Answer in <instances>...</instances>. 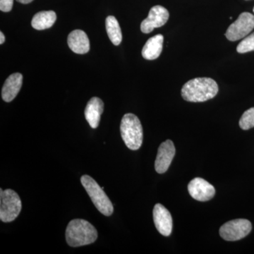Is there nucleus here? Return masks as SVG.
<instances>
[{
  "instance_id": "nucleus-8",
  "label": "nucleus",
  "mask_w": 254,
  "mask_h": 254,
  "mask_svg": "<svg viewBox=\"0 0 254 254\" xmlns=\"http://www.w3.org/2000/svg\"><path fill=\"white\" fill-rule=\"evenodd\" d=\"M169 11L163 6L157 5L150 9L148 17L142 21L141 30L143 33H150L154 28L162 27L169 19Z\"/></svg>"
},
{
  "instance_id": "nucleus-18",
  "label": "nucleus",
  "mask_w": 254,
  "mask_h": 254,
  "mask_svg": "<svg viewBox=\"0 0 254 254\" xmlns=\"http://www.w3.org/2000/svg\"><path fill=\"white\" fill-rule=\"evenodd\" d=\"M240 127L242 129L249 130L254 127V108L245 112L240 120Z\"/></svg>"
},
{
  "instance_id": "nucleus-13",
  "label": "nucleus",
  "mask_w": 254,
  "mask_h": 254,
  "mask_svg": "<svg viewBox=\"0 0 254 254\" xmlns=\"http://www.w3.org/2000/svg\"><path fill=\"white\" fill-rule=\"evenodd\" d=\"M68 46L76 54H86L90 50V41L88 36L81 30H74L69 33Z\"/></svg>"
},
{
  "instance_id": "nucleus-2",
  "label": "nucleus",
  "mask_w": 254,
  "mask_h": 254,
  "mask_svg": "<svg viewBox=\"0 0 254 254\" xmlns=\"http://www.w3.org/2000/svg\"><path fill=\"white\" fill-rule=\"evenodd\" d=\"M98 232L89 222L74 219L68 224L66 230V242L70 247H79L94 243Z\"/></svg>"
},
{
  "instance_id": "nucleus-14",
  "label": "nucleus",
  "mask_w": 254,
  "mask_h": 254,
  "mask_svg": "<svg viewBox=\"0 0 254 254\" xmlns=\"http://www.w3.org/2000/svg\"><path fill=\"white\" fill-rule=\"evenodd\" d=\"M23 83L21 73H15L6 78L1 91V97L6 103L12 101L21 90Z\"/></svg>"
},
{
  "instance_id": "nucleus-10",
  "label": "nucleus",
  "mask_w": 254,
  "mask_h": 254,
  "mask_svg": "<svg viewBox=\"0 0 254 254\" xmlns=\"http://www.w3.org/2000/svg\"><path fill=\"white\" fill-rule=\"evenodd\" d=\"M175 155V147L171 140L160 144L155 162V169L159 174L165 173L170 168Z\"/></svg>"
},
{
  "instance_id": "nucleus-12",
  "label": "nucleus",
  "mask_w": 254,
  "mask_h": 254,
  "mask_svg": "<svg viewBox=\"0 0 254 254\" xmlns=\"http://www.w3.org/2000/svg\"><path fill=\"white\" fill-rule=\"evenodd\" d=\"M104 110L103 100L97 97H93L87 103L85 109V118L91 128H96L99 126L100 116Z\"/></svg>"
},
{
  "instance_id": "nucleus-20",
  "label": "nucleus",
  "mask_w": 254,
  "mask_h": 254,
  "mask_svg": "<svg viewBox=\"0 0 254 254\" xmlns=\"http://www.w3.org/2000/svg\"><path fill=\"white\" fill-rule=\"evenodd\" d=\"M14 0H0V10L3 12H9L12 9Z\"/></svg>"
},
{
  "instance_id": "nucleus-1",
  "label": "nucleus",
  "mask_w": 254,
  "mask_h": 254,
  "mask_svg": "<svg viewBox=\"0 0 254 254\" xmlns=\"http://www.w3.org/2000/svg\"><path fill=\"white\" fill-rule=\"evenodd\" d=\"M218 83L210 78H195L187 82L182 88V96L186 101L202 103L218 94Z\"/></svg>"
},
{
  "instance_id": "nucleus-6",
  "label": "nucleus",
  "mask_w": 254,
  "mask_h": 254,
  "mask_svg": "<svg viewBox=\"0 0 254 254\" xmlns=\"http://www.w3.org/2000/svg\"><path fill=\"white\" fill-rule=\"evenodd\" d=\"M252 229V223L248 220L236 219L224 224L220 227V235L224 240L235 242L247 237Z\"/></svg>"
},
{
  "instance_id": "nucleus-22",
  "label": "nucleus",
  "mask_w": 254,
  "mask_h": 254,
  "mask_svg": "<svg viewBox=\"0 0 254 254\" xmlns=\"http://www.w3.org/2000/svg\"><path fill=\"white\" fill-rule=\"evenodd\" d=\"M0 38H1V39H0V44L2 45L5 41V37L4 35L3 34V33L1 31L0 32Z\"/></svg>"
},
{
  "instance_id": "nucleus-19",
  "label": "nucleus",
  "mask_w": 254,
  "mask_h": 254,
  "mask_svg": "<svg viewBox=\"0 0 254 254\" xmlns=\"http://www.w3.org/2000/svg\"><path fill=\"white\" fill-rule=\"evenodd\" d=\"M237 51L241 54L254 51V33L250 36L246 37L243 41L240 42L237 46Z\"/></svg>"
},
{
  "instance_id": "nucleus-23",
  "label": "nucleus",
  "mask_w": 254,
  "mask_h": 254,
  "mask_svg": "<svg viewBox=\"0 0 254 254\" xmlns=\"http://www.w3.org/2000/svg\"><path fill=\"white\" fill-rule=\"evenodd\" d=\"M253 11H254V9H253Z\"/></svg>"
},
{
  "instance_id": "nucleus-11",
  "label": "nucleus",
  "mask_w": 254,
  "mask_h": 254,
  "mask_svg": "<svg viewBox=\"0 0 254 254\" xmlns=\"http://www.w3.org/2000/svg\"><path fill=\"white\" fill-rule=\"evenodd\" d=\"M153 220L155 226L162 235L170 236L173 231V218L168 209L158 203L153 208Z\"/></svg>"
},
{
  "instance_id": "nucleus-21",
  "label": "nucleus",
  "mask_w": 254,
  "mask_h": 254,
  "mask_svg": "<svg viewBox=\"0 0 254 254\" xmlns=\"http://www.w3.org/2000/svg\"><path fill=\"white\" fill-rule=\"evenodd\" d=\"M16 1H17L18 2L21 3V4H26L32 2L33 0H16Z\"/></svg>"
},
{
  "instance_id": "nucleus-17",
  "label": "nucleus",
  "mask_w": 254,
  "mask_h": 254,
  "mask_svg": "<svg viewBox=\"0 0 254 254\" xmlns=\"http://www.w3.org/2000/svg\"><path fill=\"white\" fill-rule=\"evenodd\" d=\"M105 26L110 41L118 46L123 41V33L118 20L113 16H109L105 20Z\"/></svg>"
},
{
  "instance_id": "nucleus-16",
  "label": "nucleus",
  "mask_w": 254,
  "mask_h": 254,
  "mask_svg": "<svg viewBox=\"0 0 254 254\" xmlns=\"http://www.w3.org/2000/svg\"><path fill=\"white\" fill-rule=\"evenodd\" d=\"M57 19V15L53 11H43L37 13L31 21L32 27L41 31L51 28Z\"/></svg>"
},
{
  "instance_id": "nucleus-7",
  "label": "nucleus",
  "mask_w": 254,
  "mask_h": 254,
  "mask_svg": "<svg viewBox=\"0 0 254 254\" xmlns=\"http://www.w3.org/2000/svg\"><path fill=\"white\" fill-rule=\"evenodd\" d=\"M254 28V15L243 12L230 25L225 33V36L230 41H239L248 36Z\"/></svg>"
},
{
  "instance_id": "nucleus-4",
  "label": "nucleus",
  "mask_w": 254,
  "mask_h": 254,
  "mask_svg": "<svg viewBox=\"0 0 254 254\" xmlns=\"http://www.w3.org/2000/svg\"><path fill=\"white\" fill-rule=\"evenodd\" d=\"M81 182L96 208L105 216H110L113 213V205L103 188L88 175L82 176Z\"/></svg>"
},
{
  "instance_id": "nucleus-9",
  "label": "nucleus",
  "mask_w": 254,
  "mask_h": 254,
  "mask_svg": "<svg viewBox=\"0 0 254 254\" xmlns=\"http://www.w3.org/2000/svg\"><path fill=\"white\" fill-rule=\"evenodd\" d=\"M188 190L190 196L198 201H208L215 194V187L200 177H196L190 182Z\"/></svg>"
},
{
  "instance_id": "nucleus-3",
  "label": "nucleus",
  "mask_w": 254,
  "mask_h": 254,
  "mask_svg": "<svg viewBox=\"0 0 254 254\" xmlns=\"http://www.w3.org/2000/svg\"><path fill=\"white\" fill-rule=\"evenodd\" d=\"M120 131L127 148L133 150L141 148L143 138V127L136 115L131 113L124 115L120 125Z\"/></svg>"
},
{
  "instance_id": "nucleus-5",
  "label": "nucleus",
  "mask_w": 254,
  "mask_h": 254,
  "mask_svg": "<svg viewBox=\"0 0 254 254\" xmlns=\"http://www.w3.org/2000/svg\"><path fill=\"white\" fill-rule=\"evenodd\" d=\"M22 205L19 195L12 190H0V219L4 222L14 221Z\"/></svg>"
},
{
  "instance_id": "nucleus-15",
  "label": "nucleus",
  "mask_w": 254,
  "mask_h": 254,
  "mask_svg": "<svg viewBox=\"0 0 254 254\" xmlns=\"http://www.w3.org/2000/svg\"><path fill=\"white\" fill-rule=\"evenodd\" d=\"M164 37L163 35H156L152 37L145 43L142 50V56L145 60H156L163 50Z\"/></svg>"
}]
</instances>
